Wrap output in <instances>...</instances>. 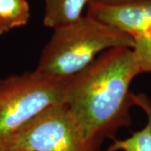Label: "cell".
<instances>
[{"instance_id": "6da1fadb", "label": "cell", "mask_w": 151, "mask_h": 151, "mask_svg": "<svg viewBox=\"0 0 151 151\" xmlns=\"http://www.w3.org/2000/svg\"><path fill=\"white\" fill-rule=\"evenodd\" d=\"M140 74L134 50L117 47L104 51L92 64L70 78L64 103L86 140L101 146L106 138L131 124L134 105L129 87Z\"/></svg>"}, {"instance_id": "7a4b0ae2", "label": "cell", "mask_w": 151, "mask_h": 151, "mask_svg": "<svg viewBox=\"0 0 151 151\" xmlns=\"http://www.w3.org/2000/svg\"><path fill=\"white\" fill-rule=\"evenodd\" d=\"M134 38L92 17L54 29L35 70L44 75L68 78L84 70L98 54L117 47L134 48Z\"/></svg>"}, {"instance_id": "3957f363", "label": "cell", "mask_w": 151, "mask_h": 151, "mask_svg": "<svg viewBox=\"0 0 151 151\" xmlns=\"http://www.w3.org/2000/svg\"><path fill=\"white\" fill-rule=\"evenodd\" d=\"M70 77L35 70L0 80V148L39 114L64 103Z\"/></svg>"}, {"instance_id": "277c9868", "label": "cell", "mask_w": 151, "mask_h": 151, "mask_svg": "<svg viewBox=\"0 0 151 151\" xmlns=\"http://www.w3.org/2000/svg\"><path fill=\"white\" fill-rule=\"evenodd\" d=\"M24 151H102L87 141L65 103L47 108L0 149Z\"/></svg>"}, {"instance_id": "5b68a950", "label": "cell", "mask_w": 151, "mask_h": 151, "mask_svg": "<svg viewBox=\"0 0 151 151\" xmlns=\"http://www.w3.org/2000/svg\"><path fill=\"white\" fill-rule=\"evenodd\" d=\"M87 15L134 38L151 36V0L116 5L88 4Z\"/></svg>"}, {"instance_id": "8992f818", "label": "cell", "mask_w": 151, "mask_h": 151, "mask_svg": "<svg viewBox=\"0 0 151 151\" xmlns=\"http://www.w3.org/2000/svg\"><path fill=\"white\" fill-rule=\"evenodd\" d=\"M134 104L141 108L147 116V124L139 131L125 139H113L105 151H151V103L144 94L132 93Z\"/></svg>"}, {"instance_id": "52a82bcc", "label": "cell", "mask_w": 151, "mask_h": 151, "mask_svg": "<svg viewBox=\"0 0 151 151\" xmlns=\"http://www.w3.org/2000/svg\"><path fill=\"white\" fill-rule=\"evenodd\" d=\"M88 1L45 0V26L55 29L78 20Z\"/></svg>"}, {"instance_id": "ba28073f", "label": "cell", "mask_w": 151, "mask_h": 151, "mask_svg": "<svg viewBox=\"0 0 151 151\" xmlns=\"http://www.w3.org/2000/svg\"><path fill=\"white\" fill-rule=\"evenodd\" d=\"M29 18L27 0H0V21L9 29L24 26Z\"/></svg>"}, {"instance_id": "9c48e42d", "label": "cell", "mask_w": 151, "mask_h": 151, "mask_svg": "<svg viewBox=\"0 0 151 151\" xmlns=\"http://www.w3.org/2000/svg\"><path fill=\"white\" fill-rule=\"evenodd\" d=\"M134 41L133 50L140 74L151 72V36H136Z\"/></svg>"}, {"instance_id": "30bf717a", "label": "cell", "mask_w": 151, "mask_h": 151, "mask_svg": "<svg viewBox=\"0 0 151 151\" xmlns=\"http://www.w3.org/2000/svg\"><path fill=\"white\" fill-rule=\"evenodd\" d=\"M145 0H89L88 4H99L106 5H116V4H124L134 2H139Z\"/></svg>"}, {"instance_id": "8fae6325", "label": "cell", "mask_w": 151, "mask_h": 151, "mask_svg": "<svg viewBox=\"0 0 151 151\" xmlns=\"http://www.w3.org/2000/svg\"><path fill=\"white\" fill-rule=\"evenodd\" d=\"M9 30V29L6 27L5 25H4L2 22L0 21V35H3V34H4V33L8 32Z\"/></svg>"}, {"instance_id": "7c38bea8", "label": "cell", "mask_w": 151, "mask_h": 151, "mask_svg": "<svg viewBox=\"0 0 151 151\" xmlns=\"http://www.w3.org/2000/svg\"><path fill=\"white\" fill-rule=\"evenodd\" d=\"M0 151H24V150H11V149H4V148H2V149H0Z\"/></svg>"}]
</instances>
